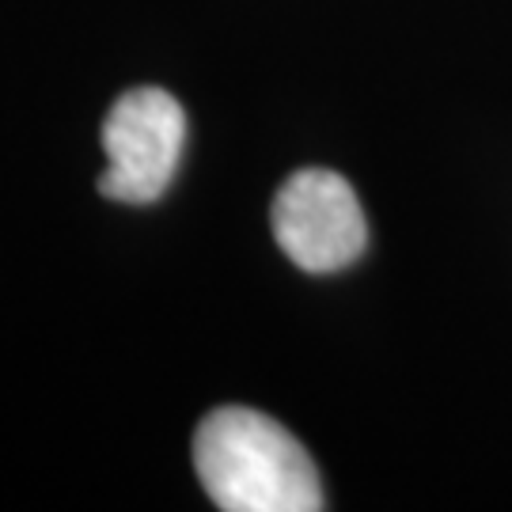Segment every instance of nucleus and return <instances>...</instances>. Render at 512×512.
Returning <instances> with one entry per match:
<instances>
[{"mask_svg": "<svg viewBox=\"0 0 512 512\" xmlns=\"http://www.w3.org/2000/svg\"><path fill=\"white\" fill-rule=\"evenodd\" d=\"M277 247L304 274H338L357 262L368 243V224L353 186L327 167L289 175L270 209Z\"/></svg>", "mask_w": 512, "mask_h": 512, "instance_id": "nucleus-3", "label": "nucleus"}, {"mask_svg": "<svg viewBox=\"0 0 512 512\" xmlns=\"http://www.w3.org/2000/svg\"><path fill=\"white\" fill-rule=\"evenodd\" d=\"M186 114L164 88H133L103 122L107 171L99 175V194L114 202L148 205L164 194L183 156Z\"/></svg>", "mask_w": 512, "mask_h": 512, "instance_id": "nucleus-2", "label": "nucleus"}, {"mask_svg": "<svg viewBox=\"0 0 512 512\" xmlns=\"http://www.w3.org/2000/svg\"><path fill=\"white\" fill-rule=\"evenodd\" d=\"M194 467L224 512H319L327 505L304 444L251 406H220L202 418Z\"/></svg>", "mask_w": 512, "mask_h": 512, "instance_id": "nucleus-1", "label": "nucleus"}]
</instances>
